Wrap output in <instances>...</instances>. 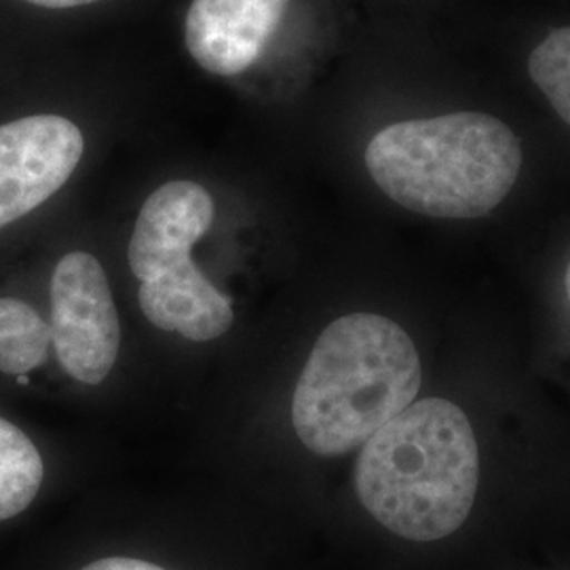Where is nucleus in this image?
<instances>
[{
  "instance_id": "nucleus-1",
  "label": "nucleus",
  "mask_w": 570,
  "mask_h": 570,
  "mask_svg": "<svg viewBox=\"0 0 570 570\" xmlns=\"http://www.w3.org/2000/svg\"><path fill=\"white\" fill-rule=\"evenodd\" d=\"M480 489V450L468 414L442 397L412 402L362 446L355 492L393 537L435 546L465 529Z\"/></svg>"
},
{
  "instance_id": "nucleus-2",
  "label": "nucleus",
  "mask_w": 570,
  "mask_h": 570,
  "mask_svg": "<svg viewBox=\"0 0 570 570\" xmlns=\"http://www.w3.org/2000/svg\"><path fill=\"white\" fill-rule=\"evenodd\" d=\"M421 389V357L406 330L374 313H351L322 332L292 400L306 449L336 456L404 412Z\"/></svg>"
},
{
  "instance_id": "nucleus-3",
  "label": "nucleus",
  "mask_w": 570,
  "mask_h": 570,
  "mask_svg": "<svg viewBox=\"0 0 570 570\" xmlns=\"http://www.w3.org/2000/svg\"><path fill=\"white\" fill-rule=\"evenodd\" d=\"M366 167L391 202L442 220H471L503 204L522 146L501 119L454 112L393 122L366 148Z\"/></svg>"
},
{
  "instance_id": "nucleus-4",
  "label": "nucleus",
  "mask_w": 570,
  "mask_h": 570,
  "mask_svg": "<svg viewBox=\"0 0 570 570\" xmlns=\"http://www.w3.org/2000/svg\"><path fill=\"white\" fill-rule=\"evenodd\" d=\"M51 343L63 370L85 385H100L121 348V324L98 258L70 252L51 275Z\"/></svg>"
},
{
  "instance_id": "nucleus-5",
  "label": "nucleus",
  "mask_w": 570,
  "mask_h": 570,
  "mask_svg": "<svg viewBox=\"0 0 570 570\" xmlns=\"http://www.w3.org/2000/svg\"><path fill=\"white\" fill-rule=\"evenodd\" d=\"M82 153L81 129L60 115L0 125V228L51 199L70 180Z\"/></svg>"
},
{
  "instance_id": "nucleus-6",
  "label": "nucleus",
  "mask_w": 570,
  "mask_h": 570,
  "mask_svg": "<svg viewBox=\"0 0 570 570\" xmlns=\"http://www.w3.org/2000/svg\"><path fill=\"white\" fill-rule=\"evenodd\" d=\"M289 0H193L184 42L205 72L235 77L265 51Z\"/></svg>"
},
{
  "instance_id": "nucleus-7",
  "label": "nucleus",
  "mask_w": 570,
  "mask_h": 570,
  "mask_svg": "<svg viewBox=\"0 0 570 570\" xmlns=\"http://www.w3.org/2000/svg\"><path fill=\"white\" fill-rule=\"evenodd\" d=\"M214 216L216 205L202 184L174 180L159 186L144 202L129 239L131 273L144 284L190 261L193 247L209 230Z\"/></svg>"
},
{
  "instance_id": "nucleus-8",
  "label": "nucleus",
  "mask_w": 570,
  "mask_h": 570,
  "mask_svg": "<svg viewBox=\"0 0 570 570\" xmlns=\"http://www.w3.org/2000/svg\"><path fill=\"white\" fill-rule=\"evenodd\" d=\"M138 301L153 326L178 332L195 343L214 341L233 324V301L193 261L144 282Z\"/></svg>"
},
{
  "instance_id": "nucleus-9",
  "label": "nucleus",
  "mask_w": 570,
  "mask_h": 570,
  "mask_svg": "<svg viewBox=\"0 0 570 570\" xmlns=\"http://www.w3.org/2000/svg\"><path fill=\"white\" fill-rule=\"evenodd\" d=\"M41 452L13 423L0 419V522L28 510L41 490Z\"/></svg>"
},
{
  "instance_id": "nucleus-10",
  "label": "nucleus",
  "mask_w": 570,
  "mask_h": 570,
  "mask_svg": "<svg viewBox=\"0 0 570 570\" xmlns=\"http://www.w3.org/2000/svg\"><path fill=\"white\" fill-rule=\"evenodd\" d=\"M51 345V326L18 298H0V372L26 376L41 366Z\"/></svg>"
},
{
  "instance_id": "nucleus-11",
  "label": "nucleus",
  "mask_w": 570,
  "mask_h": 570,
  "mask_svg": "<svg viewBox=\"0 0 570 570\" xmlns=\"http://www.w3.org/2000/svg\"><path fill=\"white\" fill-rule=\"evenodd\" d=\"M529 72L553 110L570 125V28L553 30L537 45L530 53Z\"/></svg>"
},
{
  "instance_id": "nucleus-12",
  "label": "nucleus",
  "mask_w": 570,
  "mask_h": 570,
  "mask_svg": "<svg viewBox=\"0 0 570 570\" xmlns=\"http://www.w3.org/2000/svg\"><path fill=\"white\" fill-rule=\"evenodd\" d=\"M81 570H165L157 564L144 562V560H134V558H104L98 562H91Z\"/></svg>"
},
{
  "instance_id": "nucleus-13",
  "label": "nucleus",
  "mask_w": 570,
  "mask_h": 570,
  "mask_svg": "<svg viewBox=\"0 0 570 570\" xmlns=\"http://www.w3.org/2000/svg\"><path fill=\"white\" fill-rule=\"evenodd\" d=\"M32 4H39L45 9H75V7H85V4H94L100 0H26Z\"/></svg>"
},
{
  "instance_id": "nucleus-14",
  "label": "nucleus",
  "mask_w": 570,
  "mask_h": 570,
  "mask_svg": "<svg viewBox=\"0 0 570 570\" xmlns=\"http://www.w3.org/2000/svg\"><path fill=\"white\" fill-rule=\"evenodd\" d=\"M567 296H569L570 303V265L569 268H567Z\"/></svg>"
}]
</instances>
